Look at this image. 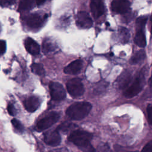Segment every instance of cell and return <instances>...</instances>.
<instances>
[{"label":"cell","mask_w":152,"mask_h":152,"mask_svg":"<svg viewBox=\"0 0 152 152\" xmlns=\"http://www.w3.org/2000/svg\"><path fill=\"white\" fill-rule=\"evenodd\" d=\"M93 135L87 131L76 130L72 131L68 137V140L80 147L83 152H95L90 144Z\"/></svg>","instance_id":"cell-1"},{"label":"cell","mask_w":152,"mask_h":152,"mask_svg":"<svg viewBox=\"0 0 152 152\" xmlns=\"http://www.w3.org/2000/svg\"><path fill=\"white\" fill-rule=\"evenodd\" d=\"M91 107V104L88 102H75L67 108L66 114L72 119L81 120L88 115Z\"/></svg>","instance_id":"cell-2"},{"label":"cell","mask_w":152,"mask_h":152,"mask_svg":"<svg viewBox=\"0 0 152 152\" xmlns=\"http://www.w3.org/2000/svg\"><path fill=\"white\" fill-rule=\"evenodd\" d=\"M146 69L142 68L138 73L131 85L125 91L124 96L126 98H131L137 96L142 89L145 84Z\"/></svg>","instance_id":"cell-3"},{"label":"cell","mask_w":152,"mask_h":152,"mask_svg":"<svg viewBox=\"0 0 152 152\" xmlns=\"http://www.w3.org/2000/svg\"><path fill=\"white\" fill-rule=\"evenodd\" d=\"M47 19L46 14H40L39 13L30 14L24 18L26 26L30 28L38 29L41 28Z\"/></svg>","instance_id":"cell-4"},{"label":"cell","mask_w":152,"mask_h":152,"mask_svg":"<svg viewBox=\"0 0 152 152\" xmlns=\"http://www.w3.org/2000/svg\"><path fill=\"white\" fill-rule=\"evenodd\" d=\"M66 89L70 96L74 98L81 96L84 92L83 84L78 78L69 80L66 83Z\"/></svg>","instance_id":"cell-5"},{"label":"cell","mask_w":152,"mask_h":152,"mask_svg":"<svg viewBox=\"0 0 152 152\" xmlns=\"http://www.w3.org/2000/svg\"><path fill=\"white\" fill-rule=\"evenodd\" d=\"M60 114L56 112H52L45 117L39 120L36 126L37 131H42L52 126L59 119Z\"/></svg>","instance_id":"cell-6"},{"label":"cell","mask_w":152,"mask_h":152,"mask_svg":"<svg viewBox=\"0 0 152 152\" xmlns=\"http://www.w3.org/2000/svg\"><path fill=\"white\" fill-rule=\"evenodd\" d=\"M49 90L53 100L59 102L65 98V90L61 84L58 82H51L49 84Z\"/></svg>","instance_id":"cell-7"},{"label":"cell","mask_w":152,"mask_h":152,"mask_svg":"<svg viewBox=\"0 0 152 152\" xmlns=\"http://www.w3.org/2000/svg\"><path fill=\"white\" fill-rule=\"evenodd\" d=\"M76 24L80 28H89L93 25V21L87 12L80 11L76 16Z\"/></svg>","instance_id":"cell-8"},{"label":"cell","mask_w":152,"mask_h":152,"mask_svg":"<svg viewBox=\"0 0 152 152\" xmlns=\"http://www.w3.org/2000/svg\"><path fill=\"white\" fill-rule=\"evenodd\" d=\"M43 140L47 145L55 147L60 144L61 137L58 131H50L44 134Z\"/></svg>","instance_id":"cell-9"},{"label":"cell","mask_w":152,"mask_h":152,"mask_svg":"<svg viewBox=\"0 0 152 152\" xmlns=\"http://www.w3.org/2000/svg\"><path fill=\"white\" fill-rule=\"evenodd\" d=\"M130 2L128 1L115 0L111 2L112 10L118 14H125L128 11Z\"/></svg>","instance_id":"cell-10"},{"label":"cell","mask_w":152,"mask_h":152,"mask_svg":"<svg viewBox=\"0 0 152 152\" xmlns=\"http://www.w3.org/2000/svg\"><path fill=\"white\" fill-rule=\"evenodd\" d=\"M40 103L41 100L39 97L36 96H31L25 100L24 106L28 112H34L39 107Z\"/></svg>","instance_id":"cell-11"},{"label":"cell","mask_w":152,"mask_h":152,"mask_svg":"<svg viewBox=\"0 0 152 152\" xmlns=\"http://www.w3.org/2000/svg\"><path fill=\"white\" fill-rule=\"evenodd\" d=\"M90 8L94 18H98L102 16L104 12V5L102 1H91L90 3Z\"/></svg>","instance_id":"cell-12"},{"label":"cell","mask_w":152,"mask_h":152,"mask_svg":"<svg viewBox=\"0 0 152 152\" xmlns=\"http://www.w3.org/2000/svg\"><path fill=\"white\" fill-rule=\"evenodd\" d=\"M83 66V61L77 59L71 62L64 69V72L67 74H77L80 72Z\"/></svg>","instance_id":"cell-13"},{"label":"cell","mask_w":152,"mask_h":152,"mask_svg":"<svg viewBox=\"0 0 152 152\" xmlns=\"http://www.w3.org/2000/svg\"><path fill=\"white\" fill-rule=\"evenodd\" d=\"M132 79L131 72L129 71H124L116 80L117 86L120 89H125L130 83Z\"/></svg>","instance_id":"cell-14"},{"label":"cell","mask_w":152,"mask_h":152,"mask_svg":"<svg viewBox=\"0 0 152 152\" xmlns=\"http://www.w3.org/2000/svg\"><path fill=\"white\" fill-rule=\"evenodd\" d=\"M24 46L26 50L33 55H37L40 53L39 44L31 37H27L25 39Z\"/></svg>","instance_id":"cell-15"},{"label":"cell","mask_w":152,"mask_h":152,"mask_svg":"<svg viewBox=\"0 0 152 152\" xmlns=\"http://www.w3.org/2000/svg\"><path fill=\"white\" fill-rule=\"evenodd\" d=\"M144 29V27H136V33L134 38V42L137 46L141 48H144L146 45L145 36Z\"/></svg>","instance_id":"cell-16"},{"label":"cell","mask_w":152,"mask_h":152,"mask_svg":"<svg viewBox=\"0 0 152 152\" xmlns=\"http://www.w3.org/2000/svg\"><path fill=\"white\" fill-rule=\"evenodd\" d=\"M58 46L56 43L52 39L49 38L45 39L42 43V49L45 53L54 52Z\"/></svg>","instance_id":"cell-17"},{"label":"cell","mask_w":152,"mask_h":152,"mask_svg":"<svg viewBox=\"0 0 152 152\" xmlns=\"http://www.w3.org/2000/svg\"><path fill=\"white\" fill-rule=\"evenodd\" d=\"M36 3V2L33 1H21L19 4L18 11L22 12L30 10L34 7Z\"/></svg>","instance_id":"cell-18"},{"label":"cell","mask_w":152,"mask_h":152,"mask_svg":"<svg viewBox=\"0 0 152 152\" xmlns=\"http://www.w3.org/2000/svg\"><path fill=\"white\" fill-rule=\"evenodd\" d=\"M145 56V52L143 50H140L137 51L131 58L130 64L132 65L138 64L142 62Z\"/></svg>","instance_id":"cell-19"},{"label":"cell","mask_w":152,"mask_h":152,"mask_svg":"<svg viewBox=\"0 0 152 152\" xmlns=\"http://www.w3.org/2000/svg\"><path fill=\"white\" fill-rule=\"evenodd\" d=\"M119 35L121 42L127 43L129 38V31L125 27H121L119 28Z\"/></svg>","instance_id":"cell-20"},{"label":"cell","mask_w":152,"mask_h":152,"mask_svg":"<svg viewBox=\"0 0 152 152\" xmlns=\"http://www.w3.org/2000/svg\"><path fill=\"white\" fill-rule=\"evenodd\" d=\"M31 71L36 75H43L45 74V69L43 66L41 64L34 63L31 66Z\"/></svg>","instance_id":"cell-21"},{"label":"cell","mask_w":152,"mask_h":152,"mask_svg":"<svg viewBox=\"0 0 152 152\" xmlns=\"http://www.w3.org/2000/svg\"><path fill=\"white\" fill-rule=\"evenodd\" d=\"M11 123L13 125V126L17 129L19 131H23L24 129V127L23 126V125L21 124V123L18 121L16 119H13L11 120Z\"/></svg>","instance_id":"cell-22"},{"label":"cell","mask_w":152,"mask_h":152,"mask_svg":"<svg viewBox=\"0 0 152 152\" xmlns=\"http://www.w3.org/2000/svg\"><path fill=\"white\" fill-rule=\"evenodd\" d=\"M147 118L148 122L150 125H152V103L149 104L147 108Z\"/></svg>","instance_id":"cell-23"},{"label":"cell","mask_w":152,"mask_h":152,"mask_svg":"<svg viewBox=\"0 0 152 152\" xmlns=\"http://www.w3.org/2000/svg\"><path fill=\"white\" fill-rule=\"evenodd\" d=\"M141 152H152V140L148 142L144 146Z\"/></svg>","instance_id":"cell-24"},{"label":"cell","mask_w":152,"mask_h":152,"mask_svg":"<svg viewBox=\"0 0 152 152\" xmlns=\"http://www.w3.org/2000/svg\"><path fill=\"white\" fill-rule=\"evenodd\" d=\"M7 110L10 115L14 116L16 114V109L14 107V106L11 103H10L7 107Z\"/></svg>","instance_id":"cell-25"},{"label":"cell","mask_w":152,"mask_h":152,"mask_svg":"<svg viewBox=\"0 0 152 152\" xmlns=\"http://www.w3.org/2000/svg\"><path fill=\"white\" fill-rule=\"evenodd\" d=\"M71 126V124L68 123V122H64L62 123L61 125H59L58 126V129L62 130V131H66L68 130V129H69Z\"/></svg>","instance_id":"cell-26"},{"label":"cell","mask_w":152,"mask_h":152,"mask_svg":"<svg viewBox=\"0 0 152 152\" xmlns=\"http://www.w3.org/2000/svg\"><path fill=\"white\" fill-rule=\"evenodd\" d=\"M15 2L14 1H0V5L3 7H10Z\"/></svg>","instance_id":"cell-27"},{"label":"cell","mask_w":152,"mask_h":152,"mask_svg":"<svg viewBox=\"0 0 152 152\" xmlns=\"http://www.w3.org/2000/svg\"><path fill=\"white\" fill-rule=\"evenodd\" d=\"M6 51V42L3 40H0V55L4 54Z\"/></svg>","instance_id":"cell-28"},{"label":"cell","mask_w":152,"mask_h":152,"mask_svg":"<svg viewBox=\"0 0 152 152\" xmlns=\"http://www.w3.org/2000/svg\"><path fill=\"white\" fill-rule=\"evenodd\" d=\"M148 83H149V86L152 87V73H151V77L149 79Z\"/></svg>","instance_id":"cell-29"},{"label":"cell","mask_w":152,"mask_h":152,"mask_svg":"<svg viewBox=\"0 0 152 152\" xmlns=\"http://www.w3.org/2000/svg\"><path fill=\"white\" fill-rule=\"evenodd\" d=\"M129 152H138V151H129Z\"/></svg>","instance_id":"cell-30"}]
</instances>
